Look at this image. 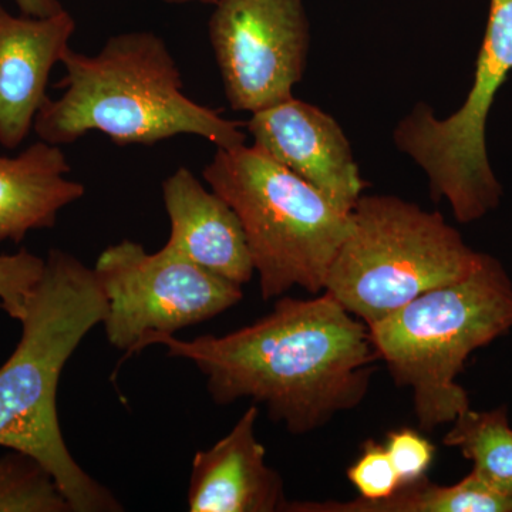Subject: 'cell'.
Listing matches in <instances>:
<instances>
[{"label":"cell","instance_id":"4fadbf2b","mask_svg":"<svg viewBox=\"0 0 512 512\" xmlns=\"http://www.w3.org/2000/svg\"><path fill=\"white\" fill-rule=\"evenodd\" d=\"M170 235L164 247L222 279L244 286L255 275L247 237L237 212L208 190L187 167L163 183Z\"/></svg>","mask_w":512,"mask_h":512},{"label":"cell","instance_id":"277c9868","mask_svg":"<svg viewBox=\"0 0 512 512\" xmlns=\"http://www.w3.org/2000/svg\"><path fill=\"white\" fill-rule=\"evenodd\" d=\"M369 329L394 382L412 389L420 429L433 431L470 409L457 377L471 353L512 329V279L483 254L466 278L417 296Z\"/></svg>","mask_w":512,"mask_h":512},{"label":"cell","instance_id":"d6986e66","mask_svg":"<svg viewBox=\"0 0 512 512\" xmlns=\"http://www.w3.org/2000/svg\"><path fill=\"white\" fill-rule=\"evenodd\" d=\"M348 478L367 501L384 500L402 485L386 447L375 440L366 441L362 454L349 467Z\"/></svg>","mask_w":512,"mask_h":512},{"label":"cell","instance_id":"7a4b0ae2","mask_svg":"<svg viewBox=\"0 0 512 512\" xmlns=\"http://www.w3.org/2000/svg\"><path fill=\"white\" fill-rule=\"evenodd\" d=\"M106 299L93 268L50 249L20 320L22 338L0 366V447L35 457L55 477L73 512H120L109 488L79 466L60 429L57 386L70 357L103 323Z\"/></svg>","mask_w":512,"mask_h":512},{"label":"cell","instance_id":"30bf717a","mask_svg":"<svg viewBox=\"0 0 512 512\" xmlns=\"http://www.w3.org/2000/svg\"><path fill=\"white\" fill-rule=\"evenodd\" d=\"M258 147L313 185L339 210H353L366 183L338 121L319 107L291 99L256 111L245 124Z\"/></svg>","mask_w":512,"mask_h":512},{"label":"cell","instance_id":"3957f363","mask_svg":"<svg viewBox=\"0 0 512 512\" xmlns=\"http://www.w3.org/2000/svg\"><path fill=\"white\" fill-rule=\"evenodd\" d=\"M59 99H47L33 130L55 146L73 144L90 131L117 146H154L183 136L217 148L244 146V124L202 106L184 93L183 77L167 45L153 32L111 36L97 55L70 47L63 56Z\"/></svg>","mask_w":512,"mask_h":512},{"label":"cell","instance_id":"9c48e42d","mask_svg":"<svg viewBox=\"0 0 512 512\" xmlns=\"http://www.w3.org/2000/svg\"><path fill=\"white\" fill-rule=\"evenodd\" d=\"M208 36L232 110L254 114L293 97L311 43L303 0H217Z\"/></svg>","mask_w":512,"mask_h":512},{"label":"cell","instance_id":"8992f818","mask_svg":"<svg viewBox=\"0 0 512 512\" xmlns=\"http://www.w3.org/2000/svg\"><path fill=\"white\" fill-rule=\"evenodd\" d=\"M481 258L440 212L393 195H362L323 292L372 326L417 296L466 278Z\"/></svg>","mask_w":512,"mask_h":512},{"label":"cell","instance_id":"7402d4cb","mask_svg":"<svg viewBox=\"0 0 512 512\" xmlns=\"http://www.w3.org/2000/svg\"><path fill=\"white\" fill-rule=\"evenodd\" d=\"M167 5H191V3H200V5H212L217 3V0H163Z\"/></svg>","mask_w":512,"mask_h":512},{"label":"cell","instance_id":"ba28073f","mask_svg":"<svg viewBox=\"0 0 512 512\" xmlns=\"http://www.w3.org/2000/svg\"><path fill=\"white\" fill-rule=\"evenodd\" d=\"M93 271L106 299L101 325L126 359L141 352L148 339L207 322L244 298L242 286L168 248L150 254L130 239L104 249Z\"/></svg>","mask_w":512,"mask_h":512},{"label":"cell","instance_id":"e0dca14e","mask_svg":"<svg viewBox=\"0 0 512 512\" xmlns=\"http://www.w3.org/2000/svg\"><path fill=\"white\" fill-rule=\"evenodd\" d=\"M0 512H73L55 477L22 451L0 457Z\"/></svg>","mask_w":512,"mask_h":512},{"label":"cell","instance_id":"ac0fdd59","mask_svg":"<svg viewBox=\"0 0 512 512\" xmlns=\"http://www.w3.org/2000/svg\"><path fill=\"white\" fill-rule=\"evenodd\" d=\"M45 271V259L20 249L0 255V308L10 318L22 320Z\"/></svg>","mask_w":512,"mask_h":512},{"label":"cell","instance_id":"7c38bea8","mask_svg":"<svg viewBox=\"0 0 512 512\" xmlns=\"http://www.w3.org/2000/svg\"><path fill=\"white\" fill-rule=\"evenodd\" d=\"M258 404L252 403L227 436L192 460L187 503L191 512L285 511L281 474L266 464L256 439Z\"/></svg>","mask_w":512,"mask_h":512},{"label":"cell","instance_id":"9a60e30c","mask_svg":"<svg viewBox=\"0 0 512 512\" xmlns=\"http://www.w3.org/2000/svg\"><path fill=\"white\" fill-rule=\"evenodd\" d=\"M291 512H512V497L497 493L471 471L460 483L440 485L426 476L404 483L379 501H303L288 503Z\"/></svg>","mask_w":512,"mask_h":512},{"label":"cell","instance_id":"5b68a950","mask_svg":"<svg viewBox=\"0 0 512 512\" xmlns=\"http://www.w3.org/2000/svg\"><path fill=\"white\" fill-rule=\"evenodd\" d=\"M202 177L237 212L264 301L295 286L323 292L348 212L255 146L217 148Z\"/></svg>","mask_w":512,"mask_h":512},{"label":"cell","instance_id":"ffe728a7","mask_svg":"<svg viewBox=\"0 0 512 512\" xmlns=\"http://www.w3.org/2000/svg\"><path fill=\"white\" fill-rule=\"evenodd\" d=\"M384 447L402 484L426 476L436 454V447L426 437L407 427L390 431Z\"/></svg>","mask_w":512,"mask_h":512},{"label":"cell","instance_id":"44dd1931","mask_svg":"<svg viewBox=\"0 0 512 512\" xmlns=\"http://www.w3.org/2000/svg\"><path fill=\"white\" fill-rule=\"evenodd\" d=\"M22 15L45 18L63 10L59 0H15Z\"/></svg>","mask_w":512,"mask_h":512},{"label":"cell","instance_id":"8fae6325","mask_svg":"<svg viewBox=\"0 0 512 512\" xmlns=\"http://www.w3.org/2000/svg\"><path fill=\"white\" fill-rule=\"evenodd\" d=\"M74 32L76 20L66 9L35 18L12 15L0 3V146L15 150L29 136Z\"/></svg>","mask_w":512,"mask_h":512},{"label":"cell","instance_id":"52a82bcc","mask_svg":"<svg viewBox=\"0 0 512 512\" xmlns=\"http://www.w3.org/2000/svg\"><path fill=\"white\" fill-rule=\"evenodd\" d=\"M512 72V0H490L473 86L463 106L447 119L419 103L400 121L393 138L429 178L434 201L446 200L460 224L497 210L503 185L487 150V121L495 97Z\"/></svg>","mask_w":512,"mask_h":512},{"label":"cell","instance_id":"2e32d148","mask_svg":"<svg viewBox=\"0 0 512 512\" xmlns=\"http://www.w3.org/2000/svg\"><path fill=\"white\" fill-rule=\"evenodd\" d=\"M444 436V446L457 448L473 461V471L497 493L512 497V429L507 407L490 412L468 409Z\"/></svg>","mask_w":512,"mask_h":512},{"label":"cell","instance_id":"6da1fadb","mask_svg":"<svg viewBox=\"0 0 512 512\" xmlns=\"http://www.w3.org/2000/svg\"><path fill=\"white\" fill-rule=\"evenodd\" d=\"M156 345L194 363L218 406L252 400L296 436L359 406L380 359L369 326L326 292L281 298L264 318L225 335L154 336L144 349Z\"/></svg>","mask_w":512,"mask_h":512},{"label":"cell","instance_id":"5bb4252c","mask_svg":"<svg viewBox=\"0 0 512 512\" xmlns=\"http://www.w3.org/2000/svg\"><path fill=\"white\" fill-rule=\"evenodd\" d=\"M60 146L36 141L16 157H0V244H20L30 231L53 228L59 212L82 200L86 187Z\"/></svg>","mask_w":512,"mask_h":512}]
</instances>
